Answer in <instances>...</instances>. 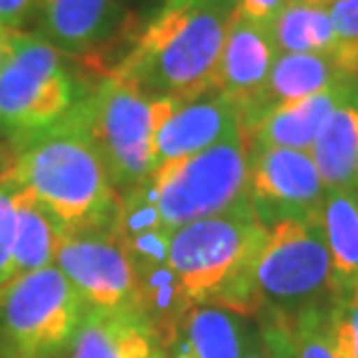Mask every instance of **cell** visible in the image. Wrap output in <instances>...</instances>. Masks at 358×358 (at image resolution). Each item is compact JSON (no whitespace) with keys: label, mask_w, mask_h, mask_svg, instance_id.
<instances>
[{"label":"cell","mask_w":358,"mask_h":358,"mask_svg":"<svg viewBox=\"0 0 358 358\" xmlns=\"http://www.w3.org/2000/svg\"><path fill=\"white\" fill-rule=\"evenodd\" d=\"M321 224L331 254V298L349 296L358 289V191H326Z\"/></svg>","instance_id":"ffe728a7"},{"label":"cell","mask_w":358,"mask_h":358,"mask_svg":"<svg viewBox=\"0 0 358 358\" xmlns=\"http://www.w3.org/2000/svg\"><path fill=\"white\" fill-rule=\"evenodd\" d=\"M3 135H5V131H3V124H0V140H3Z\"/></svg>","instance_id":"e575fe53"},{"label":"cell","mask_w":358,"mask_h":358,"mask_svg":"<svg viewBox=\"0 0 358 358\" xmlns=\"http://www.w3.org/2000/svg\"><path fill=\"white\" fill-rule=\"evenodd\" d=\"M352 82L354 80L342 82L338 87H331L321 93H314V96L275 105L270 110L261 112L259 117L245 121L242 131H245L247 142L261 147H284L298 149V152H310L319 138L321 128L326 126L328 117L345 100Z\"/></svg>","instance_id":"5bb4252c"},{"label":"cell","mask_w":358,"mask_h":358,"mask_svg":"<svg viewBox=\"0 0 358 358\" xmlns=\"http://www.w3.org/2000/svg\"><path fill=\"white\" fill-rule=\"evenodd\" d=\"M249 324L219 305H191L166 335L168 358H242Z\"/></svg>","instance_id":"e0dca14e"},{"label":"cell","mask_w":358,"mask_h":358,"mask_svg":"<svg viewBox=\"0 0 358 358\" xmlns=\"http://www.w3.org/2000/svg\"><path fill=\"white\" fill-rule=\"evenodd\" d=\"M247 173L245 133L198 154L156 166L149 179L156 189L163 226L177 231L191 221L217 217L249 203Z\"/></svg>","instance_id":"ba28073f"},{"label":"cell","mask_w":358,"mask_h":358,"mask_svg":"<svg viewBox=\"0 0 358 358\" xmlns=\"http://www.w3.org/2000/svg\"><path fill=\"white\" fill-rule=\"evenodd\" d=\"M238 133H245L240 107L224 93L212 89L196 98L182 100L175 107L156 138V159L159 166L166 161L184 159Z\"/></svg>","instance_id":"4fadbf2b"},{"label":"cell","mask_w":358,"mask_h":358,"mask_svg":"<svg viewBox=\"0 0 358 358\" xmlns=\"http://www.w3.org/2000/svg\"><path fill=\"white\" fill-rule=\"evenodd\" d=\"M268 228L245 203L170 235V266L186 307L219 305L249 319L247 282Z\"/></svg>","instance_id":"3957f363"},{"label":"cell","mask_w":358,"mask_h":358,"mask_svg":"<svg viewBox=\"0 0 358 358\" xmlns=\"http://www.w3.org/2000/svg\"><path fill=\"white\" fill-rule=\"evenodd\" d=\"M326 335L338 358H358V289L349 296L331 298Z\"/></svg>","instance_id":"cb8c5ba5"},{"label":"cell","mask_w":358,"mask_h":358,"mask_svg":"<svg viewBox=\"0 0 358 358\" xmlns=\"http://www.w3.org/2000/svg\"><path fill=\"white\" fill-rule=\"evenodd\" d=\"M35 0H0V21L19 28L33 14Z\"/></svg>","instance_id":"f1b7e54d"},{"label":"cell","mask_w":358,"mask_h":358,"mask_svg":"<svg viewBox=\"0 0 358 358\" xmlns=\"http://www.w3.org/2000/svg\"><path fill=\"white\" fill-rule=\"evenodd\" d=\"M284 5L286 0H235V14L261 24H272Z\"/></svg>","instance_id":"83f0119b"},{"label":"cell","mask_w":358,"mask_h":358,"mask_svg":"<svg viewBox=\"0 0 358 358\" xmlns=\"http://www.w3.org/2000/svg\"><path fill=\"white\" fill-rule=\"evenodd\" d=\"M331 3H333V0H331Z\"/></svg>","instance_id":"d590c367"},{"label":"cell","mask_w":358,"mask_h":358,"mask_svg":"<svg viewBox=\"0 0 358 358\" xmlns=\"http://www.w3.org/2000/svg\"><path fill=\"white\" fill-rule=\"evenodd\" d=\"M14 31H17V28H12V26H7L5 21H0V70L5 68L7 59H10Z\"/></svg>","instance_id":"4dcf8cb0"},{"label":"cell","mask_w":358,"mask_h":358,"mask_svg":"<svg viewBox=\"0 0 358 358\" xmlns=\"http://www.w3.org/2000/svg\"><path fill=\"white\" fill-rule=\"evenodd\" d=\"M310 156L326 191H358V80L352 82L345 100L328 117Z\"/></svg>","instance_id":"d6986e66"},{"label":"cell","mask_w":358,"mask_h":358,"mask_svg":"<svg viewBox=\"0 0 358 358\" xmlns=\"http://www.w3.org/2000/svg\"><path fill=\"white\" fill-rule=\"evenodd\" d=\"M54 266L63 272L87 310L142 312L133 263L114 233H66Z\"/></svg>","instance_id":"8fae6325"},{"label":"cell","mask_w":358,"mask_h":358,"mask_svg":"<svg viewBox=\"0 0 358 358\" xmlns=\"http://www.w3.org/2000/svg\"><path fill=\"white\" fill-rule=\"evenodd\" d=\"M63 235H66V231L56 224L52 214L40 203H35L31 193L19 186L12 279L54 266Z\"/></svg>","instance_id":"44dd1931"},{"label":"cell","mask_w":358,"mask_h":358,"mask_svg":"<svg viewBox=\"0 0 358 358\" xmlns=\"http://www.w3.org/2000/svg\"><path fill=\"white\" fill-rule=\"evenodd\" d=\"M242 358H268V354H266V345H263V338H261L259 326H252V324H249L247 340H245V352H242Z\"/></svg>","instance_id":"f546056e"},{"label":"cell","mask_w":358,"mask_h":358,"mask_svg":"<svg viewBox=\"0 0 358 358\" xmlns=\"http://www.w3.org/2000/svg\"><path fill=\"white\" fill-rule=\"evenodd\" d=\"M256 319H259V331L263 345H266L268 358H296L286 324L277 312H261Z\"/></svg>","instance_id":"484cf974"},{"label":"cell","mask_w":358,"mask_h":358,"mask_svg":"<svg viewBox=\"0 0 358 358\" xmlns=\"http://www.w3.org/2000/svg\"><path fill=\"white\" fill-rule=\"evenodd\" d=\"M179 103L149 96L112 73L82 98L84 121L119 196L145 182L159 166L156 138Z\"/></svg>","instance_id":"277c9868"},{"label":"cell","mask_w":358,"mask_h":358,"mask_svg":"<svg viewBox=\"0 0 358 358\" xmlns=\"http://www.w3.org/2000/svg\"><path fill=\"white\" fill-rule=\"evenodd\" d=\"M40 38L66 56L93 52L119 26V0H35Z\"/></svg>","instance_id":"9a60e30c"},{"label":"cell","mask_w":358,"mask_h":358,"mask_svg":"<svg viewBox=\"0 0 358 358\" xmlns=\"http://www.w3.org/2000/svg\"><path fill=\"white\" fill-rule=\"evenodd\" d=\"M17 196L19 184L0 170V289L12 282L14 233H17Z\"/></svg>","instance_id":"d4e9b609"},{"label":"cell","mask_w":358,"mask_h":358,"mask_svg":"<svg viewBox=\"0 0 358 358\" xmlns=\"http://www.w3.org/2000/svg\"><path fill=\"white\" fill-rule=\"evenodd\" d=\"M173 3H184V0H163V5H173Z\"/></svg>","instance_id":"d6a6232c"},{"label":"cell","mask_w":358,"mask_h":358,"mask_svg":"<svg viewBox=\"0 0 358 358\" xmlns=\"http://www.w3.org/2000/svg\"><path fill=\"white\" fill-rule=\"evenodd\" d=\"M286 5H331V0H286Z\"/></svg>","instance_id":"1f68e13d"},{"label":"cell","mask_w":358,"mask_h":358,"mask_svg":"<svg viewBox=\"0 0 358 358\" xmlns=\"http://www.w3.org/2000/svg\"><path fill=\"white\" fill-rule=\"evenodd\" d=\"M5 173L66 233L114 231L121 196L87 128L82 100L49 131L14 147Z\"/></svg>","instance_id":"6da1fadb"},{"label":"cell","mask_w":358,"mask_h":358,"mask_svg":"<svg viewBox=\"0 0 358 358\" xmlns=\"http://www.w3.org/2000/svg\"><path fill=\"white\" fill-rule=\"evenodd\" d=\"M277 54L270 24L235 14L219 56L214 91L231 98L245 114L266 87Z\"/></svg>","instance_id":"7c38bea8"},{"label":"cell","mask_w":358,"mask_h":358,"mask_svg":"<svg viewBox=\"0 0 358 358\" xmlns=\"http://www.w3.org/2000/svg\"><path fill=\"white\" fill-rule=\"evenodd\" d=\"M87 305L56 266L0 289V358H66Z\"/></svg>","instance_id":"52a82bcc"},{"label":"cell","mask_w":358,"mask_h":358,"mask_svg":"<svg viewBox=\"0 0 358 358\" xmlns=\"http://www.w3.org/2000/svg\"><path fill=\"white\" fill-rule=\"evenodd\" d=\"M66 358H168L161 333L142 312L87 310Z\"/></svg>","instance_id":"2e32d148"},{"label":"cell","mask_w":358,"mask_h":358,"mask_svg":"<svg viewBox=\"0 0 358 358\" xmlns=\"http://www.w3.org/2000/svg\"><path fill=\"white\" fill-rule=\"evenodd\" d=\"M5 163H7V159H5L3 154H0V170H3V166H5Z\"/></svg>","instance_id":"836d02e7"},{"label":"cell","mask_w":358,"mask_h":358,"mask_svg":"<svg viewBox=\"0 0 358 358\" xmlns=\"http://www.w3.org/2000/svg\"><path fill=\"white\" fill-rule=\"evenodd\" d=\"M279 54L340 56L345 40L335 33L328 5H284L270 24Z\"/></svg>","instance_id":"7402d4cb"},{"label":"cell","mask_w":358,"mask_h":358,"mask_svg":"<svg viewBox=\"0 0 358 358\" xmlns=\"http://www.w3.org/2000/svg\"><path fill=\"white\" fill-rule=\"evenodd\" d=\"M326 307H310L284 319L296 358H338L326 335Z\"/></svg>","instance_id":"603a6c76"},{"label":"cell","mask_w":358,"mask_h":358,"mask_svg":"<svg viewBox=\"0 0 358 358\" xmlns=\"http://www.w3.org/2000/svg\"><path fill=\"white\" fill-rule=\"evenodd\" d=\"M233 17L235 0L163 5L112 75L149 96L189 100L212 91Z\"/></svg>","instance_id":"7a4b0ae2"},{"label":"cell","mask_w":358,"mask_h":358,"mask_svg":"<svg viewBox=\"0 0 358 358\" xmlns=\"http://www.w3.org/2000/svg\"><path fill=\"white\" fill-rule=\"evenodd\" d=\"M349 80H358V77L349 75L333 54H277L266 87L259 93L256 103L242 114V124L275 105L314 96Z\"/></svg>","instance_id":"ac0fdd59"},{"label":"cell","mask_w":358,"mask_h":358,"mask_svg":"<svg viewBox=\"0 0 358 358\" xmlns=\"http://www.w3.org/2000/svg\"><path fill=\"white\" fill-rule=\"evenodd\" d=\"M114 235L124 245L140 286L142 312L161 338L173 331L177 319L189 310L179 293L177 277L170 266V235L163 226L159 200L152 179L121 193Z\"/></svg>","instance_id":"9c48e42d"},{"label":"cell","mask_w":358,"mask_h":358,"mask_svg":"<svg viewBox=\"0 0 358 358\" xmlns=\"http://www.w3.org/2000/svg\"><path fill=\"white\" fill-rule=\"evenodd\" d=\"M331 254L319 217L289 219L268 228L247 282L249 317H282L331 303Z\"/></svg>","instance_id":"5b68a950"},{"label":"cell","mask_w":358,"mask_h":358,"mask_svg":"<svg viewBox=\"0 0 358 358\" xmlns=\"http://www.w3.org/2000/svg\"><path fill=\"white\" fill-rule=\"evenodd\" d=\"M328 12L340 40L358 42V0H333Z\"/></svg>","instance_id":"4316f807"},{"label":"cell","mask_w":358,"mask_h":358,"mask_svg":"<svg viewBox=\"0 0 358 358\" xmlns=\"http://www.w3.org/2000/svg\"><path fill=\"white\" fill-rule=\"evenodd\" d=\"M247 200L266 228L289 219L319 217L326 186L310 152L247 142Z\"/></svg>","instance_id":"30bf717a"},{"label":"cell","mask_w":358,"mask_h":358,"mask_svg":"<svg viewBox=\"0 0 358 358\" xmlns=\"http://www.w3.org/2000/svg\"><path fill=\"white\" fill-rule=\"evenodd\" d=\"M84 96L66 54L40 35L14 31L10 59L0 70V124L12 147L63 121Z\"/></svg>","instance_id":"8992f818"}]
</instances>
